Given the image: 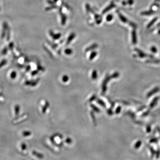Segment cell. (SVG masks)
Segmentation results:
<instances>
[{
  "mask_svg": "<svg viewBox=\"0 0 160 160\" xmlns=\"http://www.w3.org/2000/svg\"><path fill=\"white\" fill-rule=\"evenodd\" d=\"M8 27H9V25H8L7 22L4 21L3 23L2 30V32H1V37L2 39L5 37Z\"/></svg>",
  "mask_w": 160,
  "mask_h": 160,
  "instance_id": "obj_1",
  "label": "cell"
},
{
  "mask_svg": "<svg viewBox=\"0 0 160 160\" xmlns=\"http://www.w3.org/2000/svg\"><path fill=\"white\" fill-rule=\"evenodd\" d=\"M59 14L61 16V21H62V24L63 25H65L67 17L66 15L64 14L62 11V8L60 7L59 8Z\"/></svg>",
  "mask_w": 160,
  "mask_h": 160,
  "instance_id": "obj_2",
  "label": "cell"
},
{
  "mask_svg": "<svg viewBox=\"0 0 160 160\" xmlns=\"http://www.w3.org/2000/svg\"><path fill=\"white\" fill-rule=\"evenodd\" d=\"M160 88L159 87H156L154 88V89H153L152 90H151L150 92H149L147 94V97L149 98L151 97V96L154 95V94L157 93L158 92L160 91Z\"/></svg>",
  "mask_w": 160,
  "mask_h": 160,
  "instance_id": "obj_3",
  "label": "cell"
},
{
  "mask_svg": "<svg viewBox=\"0 0 160 160\" xmlns=\"http://www.w3.org/2000/svg\"><path fill=\"white\" fill-rule=\"evenodd\" d=\"M49 34L53 37V38L54 40H57L59 39L61 37V33H57V34H54L52 30L49 31Z\"/></svg>",
  "mask_w": 160,
  "mask_h": 160,
  "instance_id": "obj_4",
  "label": "cell"
},
{
  "mask_svg": "<svg viewBox=\"0 0 160 160\" xmlns=\"http://www.w3.org/2000/svg\"><path fill=\"white\" fill-rule=\"evenodd\" d=\"M159 99V97H158V96L155 97V98L153 99V101H151L150 105H149V107L150 108H153L156 105Z\"/></svg>",
  "mask_w": 160,
  "mask_h": 160,
  "instance_id": "obj_5",
  "label": "cell"
},
{
  "mask_svg": "<svg viewBox=\"0 0 160 160\" xmlns=\"http://www.w3.org/2000/svg\"><path fill=\"white\" fill-rule=\"evenodd\" d=\"M115 6V4H114L113 3H111V4H110L106 8H105V9L104 10L103 12H102V14H105V13H106V12H108L109 10H111L112 9H113V8Z\"/></svg>",
  "mask_w": 160,
  "mask_h": 160,
  "instance_id": "obj_6",
  "label": "cell"
},
{
  "mask_svg": "<svg viewBox=\"0 0 160 160\" xmlns=\"http://www.w3.org/2000/svg\"><path fill=\"white\" fill-rule=\"evenodd\" d=\"M132 42L133 44H135L137 42V37L136 32L135 30H133L132 32Z\"/></svg>",
  "mask_w": 160,
  "mask_h": 160,
  "instance_id": "obj_7",
  "label": "cell"
},
{
  "mask_svg": "<svg viewBox=\"0 0 160 160\" xmlns=\"http://www.w3.org/2000/svg\"><path fill=\"white\" fill-rule=\"evenodd\" d=\"M75 35H76L74 32L72 33L71 34L69 35V37L68 38V39L67 40L66 42V45L69 44V43L73 41V40L74 39V37H75Z\"/></svg>",
  "mask_w": 160,
  "mask_h": 160,
  "instance_id": "obj_8",
  "label": "cell"
},
{
  "mask_svg": "<svg viewBox=\"0 0 160 160\" xmlns=\"http://www.w3.org/2000/svg\"><path fill=\"white\" fill-rule=\"evenodd\" d=\"M98 46V45L97 44H94L91 45V46L87 48L86 49H85V51H86V52H88L89 51H91L92 50L95 49L96 48H97Z\"/></svg>",
  "mask_w": 160,
  "mask_h": 160,
  "instance_id": "obj_9",
  "label": "cell"
},
{
  "mask_svg": "<svg viewBox=\"0 0 160 160\" xmlns=\"http://www.w3.org/2000/svg\"><path fill=\"white\" fill-rule=\"evenodd\" d=\"M136 51H137L138 53V56H139V57H140L144 58L147 56V55L145 54V53H144L143 51H141L140 49H136Z\"/></svg>",
  "mask_w": 160,
  "mask_h": 160,
  "instance_id": "obj_10",
  "label": "cell"
},
{
  "mask_svg": "<svg viewBox=\"0 0 160 160\" xmlns=\"http://www.w3.org/2000/svg\"><path fill=\"white\" fill-rule=\"evenodd\" d=\"M118 16H119V17L120 18V20L122 21V22L125 23H128V20L127 19V18H126V17H125L123 15H122L121 13H120V12H118Z\"/></svg>",
  "mask_w": 160,
  "mask_h": 160,
  "instance_id": "obj_11",
  "label": "cell"
},
{
  "mask_svg": "<svg viewBox=\"0 0 160 160\" xmlns=\"http://www.w3.org/2000/svg\"><path fill=\"white\" fill-rule=\"evenodd\" d=\"M11 29L9 26L6 32V40L7 41H9L10 38V32H11Z\"/></svg>",
  "mask_w": 160,
  "mask_h": 160,
  "instance_id": "obj_12",
  "label": "cell"
},
{
  "mask_svg": "<svg viewBox=\"0 0 160 160\" xmlns=\"http://www.w3.org/2000/svg\"><path fill=\"white\" fill-rule=\"evenodd\" d=\"M154 13V12L153 11H145L141 12V15H146V16H149V15H151L153 14Z\"/></svg>",
  "mask_w": 160,
  "mask_h": 160,
  "instance_id": "obj_13",
  "label": "cell"
},
{
  "mask_svg": "<svg viewBox=\"0 0 160 160\" xmlns=\"http://www.w3.org/2000/svg\"><path fill=\"white\" fill-rule=\"evenodd\" d=\"M157 20H158V17H155V18H154L153 20H152L151 21V22H149L148 24V25H147V28H149L151 27L154 24V23Z\"/></svg>",
  "mask_w": 160,
  "mask_h": 160,
  "instance_id": "obj_14",
  "label": "cell"
},
{
  "mask_svg": "<svg viewBox=\"0 0 160 160\" xmlns=\"http://www.w3.org/2000/svg\"><path fill=\"white\" fill-rule=\"evenodd\" d=\"M141 145V141L140 140H138L134 145V147L136 149H137L140 148Z\"/></svg>",
  "mask_w": 160,
  "mask_h": 160,
  "instance_id": "obj_15",
  "label": "cell"
},
{
  "mask_svg": "<svg viewBox=\"0 0 160 160\" xmlns=\"http://www.w3.org/2000/svg\"><path fill=\"white\" fill-rule=\"evenodd\" d=\"M57 7V6L56 5H51V6L50 7H48L46 8H45V10L46 11H49V10H53V9H56Z\"/></svg>",
  "mask_w": 160,
  "mask_h": 160,
  "instance_id": "obj_16",
  "label": "cell"
},
{
  "mask_svg": "<svg viewBox=\"0 0 160 160\" xmlns=\"http://www.w3.org/2000/svg\"><path fill=\"white\" fill-rule=\"evenodd\" d=\"M7 60L6 59H3L1 62H0V69L2 67L5 65V64L7 63Z\"/></svg>",
  "mask_w": 160,
  "mask_h": 160,
  "instance_id": "obj_17",
  "label": "cell"
},
{
  "mask_svg": "<svg viewBox=\"0 0 160 160\" xmlns=\"http://www.w3.org/2000/svg\"><path fill=\"white\" fill-rule=\"evenodd\" d=\"M96 55H97V52H95V51L92 52L90 55L89 59L92 60V59H94V58L96 56Z\"/></svg>",
  "mask_w": 160,
  "mask_h": 160,
  "instance_id": "obj_18",
  "label": "cell"
},
{
  "mask_svg": "<svg viewBox=\"0 0 160 160\" xmlns=\"http://www.w3.org/2000/svg\"><path fill=\"white\" fill-rule=\"evenodd\" d=\"M8 51V48L7 47H5L1 51V54L2 55H5L7 53Z\"/></svg>",
  "mask_w": 160,
  "mask_h": 160,
  "instance_id": "obj_19",
  "label": "cell"
},
{
  "mask_svg": "<svg viewBox=\"0 0 160 160\" xmlns=\"http://www.w3.org/2000/svg\"><path fill=\"white\" fill-rule=\"evenodd\" d=\"M149 149H150V152H151V156H152V157H153V156L156 154L155 150H154L153 148L152 147L149 146Z\"/></svg>",
  "mask_w": 160,
  "mask_h": 160,
  "instance_id": "obj_20",
  "label": "cell"
},
{
  "mask_svg": "<svg viewBox=\"0 0 160 160\" xmlns=\"http://www.w3.org/2000/svg\"><path fill=\"white\" fill-rule=\"evenodd\" d=\"M64 52H65V54H67V55H70L72 53L73 51H72V49H66L65 50Z\"/></svg>",
  "mask_w": 160,
  "mask_h": 160,
  "instance_id": "obj_21",
  "label": "cell"
},
{
  "mask_svg": "<svg viewBox=\"0 0 160 160\" xmlns=\"http://www.w3.org/2000/svg\"><path fill=\"white\" fill-rule=\"evenodd\" d=\"M15 113L16 115L17 116L18 115V113L19 112V110H20V107L19 106H15Z\"/></svg>",
  "mask_w": 160,
  "mask_h": 160,
  "instance_id": "obj_22",
  "label": "cell"
},
{
  "mask_svg": "<svg viewBox=\"0 0 160 160\" xmlns=\"http://www.w3.org/2000/svg\"><path fill=\"white\" fill-rule=\"evenodd\" d=\"M113 15H111V14H110V15H108V16H107V17H106V20L107 21H111V20L113 19Z\"/></svg>",
  "mask_w": 160,
  "mask_h": 160,
  "instance_id": "obj_23",
  "label": "cell"
},
{
  "mask_svg": "<svg viewBox=\"0 0 160 160\" xmlns=\"http://www.w3.org/2000/svg\"><path fill=\"white\" fill-rule=\"evenodd\" d=\"M16 76H17V74H16V72L13 71L11 73L10 76L12 79H14L15 77H16Z\"/></svg>",
  "mask_w": 160,
  "mask_h": 160,
  "instance_id": "obj_24",
  "label": "cell"
},
{
  "mask_svg": "<svg viewBox=\"0 0 160 160\" xmlns=\"http://www.w3.org/2000/svg\"><path fill=\"white\" fill-rule=\"evenodd\" d=\"M14 47V43L12 42H10V43L9 44V48L10 50H12Z\"/></svg>",
  "mask_w": 160,
  "mask_h": 160,
  "instance_id": "obj_25",
  "label": "cell"
},
{
  "mask_svg": "<svg viewBox=\"0 0 160 160\" xmlns=\"http://www.w3.org/2000/svg\"><path fill=\"white\" fill-rule=\"evenodd\" d=\"M127 113H128V115L130 116V117H132V118H135V117H136L135 114L133 112H131L130 111H128Z\"/></svg>",
  "mask_w": 160,
  "mask_h": 160,
  "instance_id": "obj_26",
  "label": "cell"
},
{
  "mask_svg": "<svg viewBox=\"0 0 160 160\" xmlns=\"http://www.w3.org/2000/svg\"><path fill=\"white\" fill-rule=\"evenodd\" d=\"M85 7H86L85 8H86V12H89L91 11V8H90L89 5L88 4H87Z\"/></svg>",
  "mask_w": 160,
  "mask_h": 160,
  "instance_id": "obj_27",
  "label": "cell"
},
{
  "mask_svg": "<svg viewBox=\"0 0 160 160\" xmlns=\"http://www.w3.org/2000/svg\"><path fill=\"white\" fill-rule=\"evenodd\" d=\"M158 138H153L150 140V143H157L158 142Z\"/></svg>",
  "mask_w": 160,
  "mask_h": 160,
  "instance_id": "obj_28",
  "label": "cell"
},
{
  "mask_svg": "<svg viewBox=\"0 0 160 160\" xmlns=\"http://www.w3.org/2000/svg\"><path fill=\"white\" fill-rule=\"evenodd\" d=\"M119 76V73L118 72H115L113 75L112 76L113 78H117Z\"/></svg>",
  "mask_w": 160,
  "mask_h": 160,
  "instance_id": "obj_29",
  "label": "cell"
},
{
  "mask_svg": "<svg viewBox=\"0 0 160 160\" xmlns=\"http://www.w3.org/2000/svg\"><path fill=\"white\" fill-rule=\"evenodd\" d=\"M149 112H150V111H149V110H148V111H146V112H145V113H144L141 115V116H142V117H146V116H148V115H149Z\"/></svg>",
  "mask_w": 160,
  "mask_h": 160,
  "instance_id": "obj_30",
  "label": "cell"
},
{
  "mask_svg": "<svg viewBox=\"0 0 160 160\" xmlns=\"http://www.w3.org/2000/svg\"><path fill=\"white\" fill-rule=\"evenodd\" d=\"M121 106H118V107L116 109V111H115L116 113L117 114H118V113H120V112H121Z\"/></svg>",
  "mask_w": 160,
  "mask_h": 160,
  "instance_id": "obj_31",
  "label": "cell"
},
{
  "mask_svg": "<svg viewBox=\"0 0 160 160\" xmlns=\"http://www.w3.org/2000/svg\"><path fill=\"white\" fill-rule=\"evenodd\" d=\"M151 50L152 52L154 53H156L157 52V48L155 47V46H153L151 48Z\"/></svg>",
  "mask_w": 160,
  "mask_h": 160,
  "instance_id": "obj_32",
  "label": "cell"
},
{
  "mask_svg": "<svg viewBox=\"0 0 160 160\" xmlns=\"http://www.w3.org/2000/svg\"><path fill=\"white\" fill-rule=\"evenodd\" d=\"M151 130V128L150 126L149 125V126H147V128H146V131H147V132L148 133H150Z\"/></svg>",
  "mask_w": 160,
  "mask_h": 160,
  "instance_id": "obj_33",
  "label": "cell"
},
{
  "mask_svg": "<svg viewBox=\"0 0 160 160\" xmlns=\"http://www.w3.org/2000/svg\"><path fill=\"white\" fill-rule=\"evenodd\" d=\"M160 155V151L159 150H158L157 152H156V158H159Z\"/></svg>",
  "mask_w": 160,
  "mask_h": 160,
  "instance_id": "obj_34",
  "label": "cell"
},
{
  "mask_svg": "<svg viewBox=\"0 0 160 160\" xmlns=\"http://www.w3.org/2000/svg\"><path fill=\"white\" fill-rule=\"evenodd\" d=\"M47 1V2L50 5H54V4H55L54 1H52L51 0H48Z\"/></svg>",
  "mask_w": 160,
  "mask_h": 160,
  "instance_id": "obj_35",
  "label": "cell"
},
{
  "mask_svg": "<svg viewBox=\"0 0 160 160\" xmlns=\"http://www.w3.org/2000/svg\"><path fill=\"white\" fill-rule=\"evenodd\" d=\"M145 107H145V106H142V107H140V108H138V109L137 112H140V111L142 110H143L144 109H145Z\"/></svg>",
  "mask_w": 160,
  "mask_h": 160,
  "instance_id": "obj_36",
  "label": "cell"
},
{
  "mask_svg": "<svg viewBox=\"0 0 160 160\" xmlns=\"http://www.w3.org/2000/svg\"><path fill=\"white\" fill-rule=\"evenodd\" d=\"M30 133L29 132H25L23 133V135L24 136H29Z\"/></svg>",
  "mask_w": 160,
  "mask_h": 160,
  "instance_id": "obj_37",
  "label": "cell"
},
{
  "mask_svg": "<svg viewBox=\"0 0 160 160\" xmlns=\"http://www.w3.org/2000/svg\"><path fill=\"white\" fill-rule=\"evenodd\" d=\"M133 0H128V3L130 5H131L133 4Z\"/></svg>",
  "mask_w": 160,
  "mask_h": 160,
  "instance_id": "obj_38",
  "label": "cell"
},
{
  "mask_svg": "<svg viewBox=\"0 0 160 160\" xmlns=\"http://www.w3.org/2000/svg\"><path fill=\"white\" fill-rule=\"evenodd\" d=\"M22 149H25L26 148V145H25L24 144H22Z\"/></svg>",
  "mask_w": 160,
  "mask_h": 160,
  "instance_id": "obj_39",
  "label": "cell"
},
{
  "mask_svg": "<svg viewBox=\"0 0 160 160\" xmlns=\"http://www.w3.org/2000/svg\"><path fill=\"white\" fill-rule=\"evenodd\" d=\"M157 130H158V131L159 132V133H160V128L158 127V128H157Z\"/></svg>",
  "mask_w": 160,
  "mask_h": 160,
  "instance_id": "obj_40",
  "label": "cell"
},
{
  "mask_svg": "<svg viewBox=\"0 0 160 160\" xmlns=\"http://www.w3.org/2000/svg\"><path fill=\"white\" fill-rule=\"evenodd\" d=\"M58 1V0H53V1H54L55 3L57 2Z\"/></svg>",
  "mask_w": 160,
  "mask_h": 160,
  "instance_id": "obj_41",
  "label": "cell"
},
{
  "mask_svg": "<svg viewBox=\"0 0 160 160\" xmlns=\"http://www.w3.org/2000/svg\"><path fill=\"white\" fill-rule=\"evenodd\" d=\"M160 0H155V1L156 2H158V1H160Z\"/></svg>",
  "mask_w": 160,
  "mask_h": 160,
  "instance_id": "obj_42",
  "label": "cell"
},
{
  "mask_svg": "<svg viewBox=\"0 0 160 160\" xmlns=\"http://www.w3.org/2000/svg\"><path fill=\"white\" fill-rule=\"evenodd\" d=\"M158 33H159V34H160V30H159V31H158Z\"/></svg>",
  "mask_w": 160,
  "mask_h": 160,
  "instance_id": "obj_43",
  "label": "cell"
},
{
  "mask_svg": "<svg viewBox=\"0 0 160 160\" xmlns=\"http://www.w3.org/2000/svg\"><path fill=\"white\" fill-rule=\"evenodd\" d=\"M1 10V8H0V11Z\"/></svg>",
  "mask_w": 160,
  "mask_h": 160,
  "instance_id": "obj_44",
  "label": "cell"
}]
</instances>
